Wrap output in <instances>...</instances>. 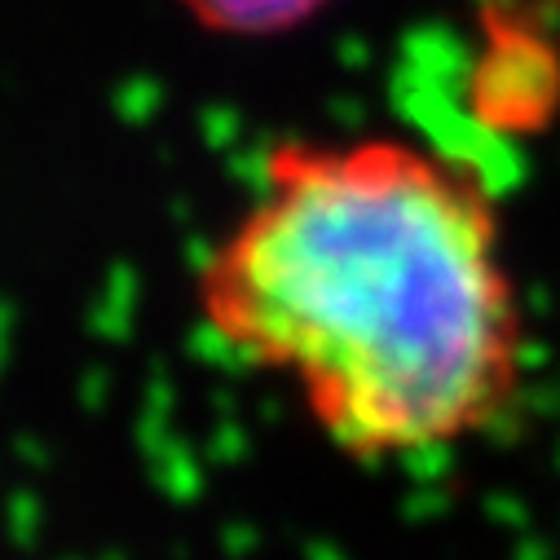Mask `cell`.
<instances>
[{
  "instance_id": "cell-1",
  "label": "cell",
  "mask_w": 560,
  "mask_h": 560,
  "mask_svg": "<svg viewBox=\"0 0 560 560\" xmlns=\"http://www.w3.org/2000/svg\"><path fill=\"white\" fill-rule=\"evenodd\" d=\"M208 340L283 380L358 464L455 451L525 384V305L490 190L410 137L273 147L203 252Z\"/></svg>"
},
{
  "instance_id": "cell-2",
  "label": "cell",
  "mask_w": 560,
  "mask_h": 560,
  "mask_svg": "<svg viewBox=\"0 0 560 560\" xmlns=\"http://www.w3.org/2000/svg\"><path fill=\"white\" fill-rule=\"evenodd\" d=\"M331 0H182V10L225 36H278L310 23Z\"/></svg>"
}]
</instances>
